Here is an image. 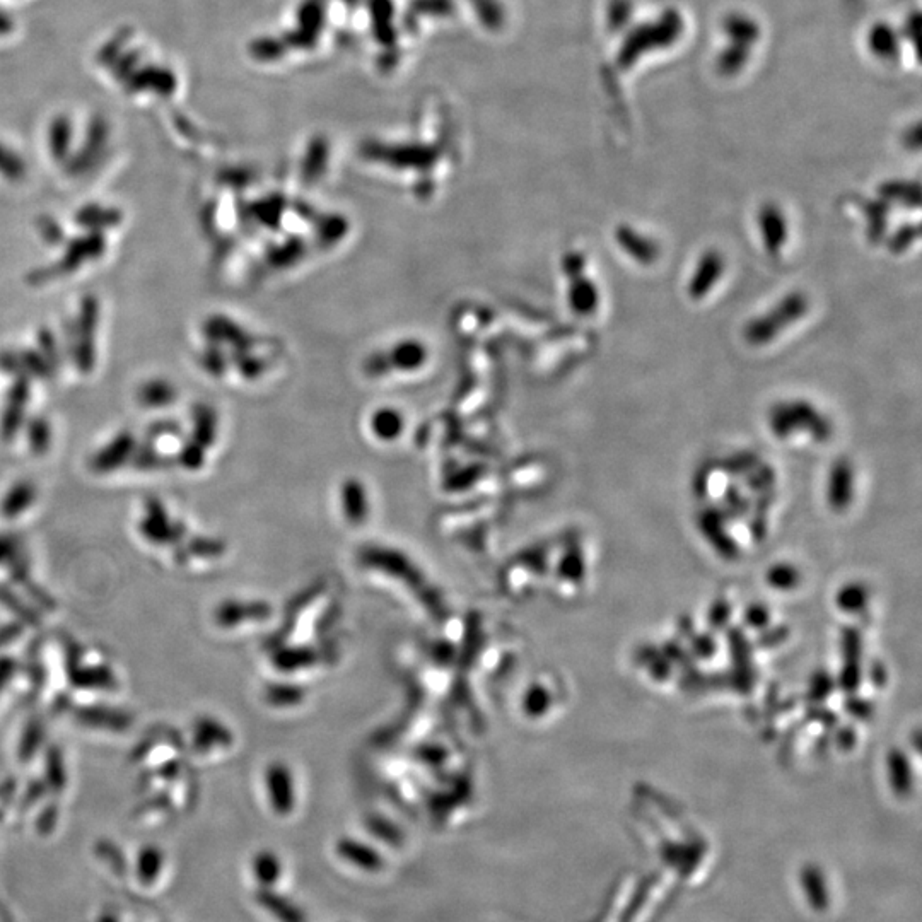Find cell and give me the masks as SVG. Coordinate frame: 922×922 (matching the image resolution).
Segmentation results:
<instances>
[{
    "label": "cell",
    "mask_w": 922,
    "mask_h": 922,
    "mask_svg": "<svg viewBox=\"0 0 922 922\" xmlns=\"http://www.w3.org/2000/svg\"><path fill=\"white\" fill-rule=\"evenodd\" d=\"M47 781L55 786V788H62L65 784V769H64V759H62V753L57 750V748L52 747L47 752Z\"/></svg>",
    "instance_id": "484cf974"
},
{
    "label": "cell",
    "mask_w": 922,
    "mask_h": 922,
    "mask_svg": "<svg viewBox=\"0 0 922 922\" xmlns=\"http://www.w3.org/2000/svg\"><path fill=\"white\" fill-rule=\"evenodd\" d=\"M170 456L163 455L161 451L154 446V443H147L144 446H139L135 448L134 455L130 458V463L132 467L137 468V470H163V468L170 467Z\"/></svg>",
    "instance_id": "ffe728a7"
},
{
    "label": "cell",
    "mask_w": 922,
    "mask_h": 922,
    "mask_svg": "<svg viewBox=\"0 0 922 922\" xmlns=\"http://www.w3.org/2000/svg\"><path fill=\"white\" fill-rule=\"evenodd\" d=\"M19 361H21V373L28 378H48L52 376L53 371L45 357L40 352L28 349V351L19 352Z\"/></svg>",
    "instance_id": "cb8c5ba5"
},
{
    "label": "cell",
    "mask_w": 922,
    "mask_h": 922,
    "mask_svg": "<svg viewBox=\"0 0 922 922\" xmlns=\"http://www.w3.org/2000/svg\"><path fill=\"white\" fill-rule=\"evenodd\" d=\"M806 310V299L800 294H794L782 299L774 310L765 313L762 318L752 321L747 328V339L750 344H769V340L776 339L777 335L798 320Z\"/></svg>",
    "instance_id": "277c9868"
},
{
    "label": "cell",
    "mask_w": 922,
    "mask_h": 922,
    "mask_svg": "<svg viewBox=\"0 0 922 922\" xmlns=\"http://www.w3.org/2000/svg\"><path fill=\"white\" fill-rule=\"evenodd\" d=\"M36 485L30 480H19L9 487L0 501V514L6 520H16L21 514L26 513L36 501Z\"/></svg>",
    "instance_id": "7c38bea8"
},
{
    "label": "cell",
    "mask_w": 922,
    "mask_h": 922,
    "mask_svg": "<svg viewBox=\"0 0 922 922\" xmlns=\"http://www.w3.org/2000/svg\"><path fill=\"white\" fill-rule=\"evenodd\" d=\"M340 858L356 866L359 870L380 871L383 868V858L378 851H373L366 844L354 841H344L339 844Z\"/></svg>",
    "instance_id": "9a60e30c"
},
{
    "label": "cell",
    "mask_w": 922,
    "mask_h": 922,
    "mask_svg": "<svg viewBox=\"0 0 922 922\" xmlns=\"http://www.w3.org/2000/svg\"><path fill=\"white\" fill-rule=\"evenodd\" d=\"M26 424V439L30 446L31 453L36 456L45 455L52 448L53 431L52 424L45 417L36 415L31 417Z\"/></svg>",
    "instance_id": "2e32d148"
},
{
    "label": "cell",
    "mask_w": 922,
    "mask_h": 922,
    "mask_svg": "<svg viewBox=\"0 0 922 922\" xmlns=\"http://www.w3.org/2000/svg\"><path fill=\"white\" fill-rule=\"evenodd\" d=\"M31 398V383L28 376H16L11 388L7 390L6 407L0 417V436L4 441H12L18 436L26 422V405Z\"/></svg>",
    "instance_id": "52a82bcc"
},
{
    "label": "cell",
    "mask_w": 922,
    "mask_h": 922,
    "mask_svg": "<svg viewBox=\"0 0 922 922\" xmlns=\"http://www.w3.org/2000/svg\"><path fill=\"white\" fill-rule=\"evenodd\" d=\"M23 634V624H9L0 627V649L16 641Z\"/></svg>",
    "instance_id": "836d02e7"
},
{
    "label": "cell",
    "mask_w": 922,
    "mask_h": 922,
    "mask_svg": "<svg viewBox=\"0 0 922 922\" xmlns=\"http://www.w3.org/2000/svg\"><path fill=\"white\" fill-rule=\"evenodd\" d=\"M38 231H40L41 238L52 245L64 241V229L60 228L59 222L52 217H41L38 221Z\"/></svg>",
    "instance_id": "f546056e"
},
{
    "label": "cell",
    "mask_w": 922,
    "mask_h": 922,
    "mask_svg": "<svg viewBox=\"0 0 922 922\" xmlns=\"http://www.w3.org/2000/svg\"><path fill=\"white\" fill-rule=\"evenodd\" d=\"M0 175L6 176L9 180H21L24 176V163L21 159L0 147Z\"/></svg>",
    "instance_id": "4316f807"
},
{
    "label": "cell",
    "mask_w": 922,
    "mask_h": 922,
    "mask_svg": "<svg viewBox=\"0 0 922 922\" xmlns=\"http://www.w3.org/2000/svg\"><path fill=\"white\" fill-rule=\"evenodd\" d=\"M100 323V301L93 294L84 296L79 306L71 337L69 351L72 361L82 374H89L96 364V333Z\"/></svg>",
    "instance_id": "7a4b0ae2"
},
{
    "label": "cell",
    "mask_w": 922,
    "mask_h": 922,
    "mask_svg": "<svg viewBox=\"0 0 922 922\" xmlns=\"http://www.w3.org/2000/svg\"><path fill=\"white\" fill-rule=\"evenodd\" d=\"M760 228H762V238H764L767 250L771 251V253H776L779 248H782L788 228H786V221L782 219L779 212L774 211V209L765 212L762 219H760Z\"/></svg>",
    "instance_id": "e0dca14e"
},
{
    "label": "cell",
    "mask_w": 922,
    "mask_h": 922,
    "mask_svg": "<svg viewBox=\"0 0 922 922\" xmlns=\"http://www.w3.org/2000/svg\"><path fill=\"white\" fill-rule=\"evenodd\" d=\"M260 905L265 911L270 912L275 921L279 922H308L306 914L298 904H294L291 899L284 895L272 892V888H265L263 893L258 895Z\"/></svg>",
    "instance_id": "5bb4252c"
},
{
    "label": "cell",
    "mask_w": 922,
    "mask_h": 922,
    "mask_svg": "<svg viewBox=\"0 0 922 922\" xmlns=\"http://www.w3.org/2000/svg\"><path fill=\"white\" fill-rule=\"evenodd\" d=\"M38 345H40L38 352H40L41 356L45 357L48 366H50L53 373H55V371L59 369L62 357H60V349L57 340H55L53 333L47 330V328H41L40 332H38Z\"/></svg>",
    "instance_id": "d4e9b609"
},
{
    "label": "cell",
    "mask_w": 922,
    "mask_h": 922,
    "mask_svg": "<svg viewBox=\"0 0 922 922\" xmlns=\"http://www.w3.org/2000/svg\"><path fill=\"white\" fill-rule=\"evenodd\" d=\"M724 272L723 257L719 253H707L695 267L694 277L689 282V292L692 298H702L712 291V286L719 282Z\"/></svg>",
    "instance_id": "8fae6325"
},
{
    "label": "cell",
    "mask_w": 922,
    "mask_h": 922,
    "mask_svg": "<svg viewBox=\"0 0 922 922\" xmlns=\"http://www.w3.org/2000/svg\"><path fill=\"white\" fill-rule=\"evenodd\" d=\"M769 426L777 438L789 439L796 432L808 434L815 439H829V421L810 403L803 400L782 402L774 407L769 417Z\"/></svg>",
    "instance_id": "6da1fadb"
},
{
    "label": "cell",
    "mask_w": 922,
    "mask_h": 922,
    "mask_svg": "<svg viewBox=\"0 0 922 922\" xmlns=\"http://www.w3.org/2000/svg\"><path fill=\"white\" fill-rule=\"evenodd\" d=\"M74 718L93 730L113 731V733H122L129 730L132 726L130 714L108 706H84L74 709Z\"/></svg>",
    "instance_id": "9c48e42d"
},
{
    "label": "cell",
    "mask_w": 922,
    "mask_h": 922,
    "mask_svg": "<svg viewBox=\"0 0 922 922\" xmlns=\"http://www.w3.org/2000/svg\"><path fill=\"white\" fill-rule=\"evenodd\" d=\"M67 673L72 685L84 690H115L117 677L105 663L100 665H82V654L79 646L67 649Z\"/></svg>",
    "instance_id": "8992f818"
},
{
    "label": "cell",
    "mask_w": 922,
    "mask_h": 922,
    "mask_svg": "<svg viewBox=\"0 0 922 922\" xmlns=\"http://www.w3.org/2000/svg\"><path fill=\"white\" fill-rule=\"evenodd\" d=\"M178 461H180L181 467L188 468V470H195V468L202 467V461H204V446H200L199 443H188L181 448L180 453H178Z\"/></svg>",
    "instance_id": "f1b7e54d"
},
{
    "label": "cell",
    "mask_w": 922,
    "mask_h": 922,
    "mask_svg": "<svg viewBox=\"0 0 922 922\" xmlns=\"http://www.w3.org/2000/svg\"><path fill=\"white\" fill-rule=\"evenodd\" d=\"M253 868H255L258 883L263 888H274L277 882L282 880V873H284V864L272 852L258 854L257 858H255V863H253Z\"/></svg>",
    "instance_id": "d6986e66"
},
{
    "label": "cell",
    "mask_w": 922,
    "mask_h": 922,
    "mask_svg": "<svg viewBox=\"0 0 922 922\" xmlns=\"http://www.w3.org/2000/svg\"><path fill=\"white\" fill-rule=\"evenodd\" d=\"M0 602L4 603L11 612L21 617L23 624H38V617H36L35 613L31 612L30 608L24 607L23 603L19 602L11 591L0 590Z\"/></svg>",
    "instance_id": "83f0119b"
},
{
    "label": "cell",
    "mask_w": 922,
    "mask_h": 922,
    "mask_svg": "<svg viewBox=\"0 0 922 922\" xmlns=\"http://www.w3.org/2000/svg\"><path fill=\"white\" fill-rule=\"evenodd\" d=\"M139 532L147 542L154 545H173L183 538L185 528L180 523H173L170 514L159 499H147L146 511L142 516Z\"/></svg>",
    "instance_id": "5b68a950"
},
{
    "label": "cell",
    "mask_w": 922,
    "mask_h": 922,
    "mask_svg": "<svg viewBox=\"0 0 922 922\" xmlns=\"http://www.w3.org/2000/svg\"><path fill=\"white\" fill-rule=\"evenodd\" d=\"M193 439L200 446H207L214 441V431H216V422L211 409L204 405L193 407Z\"/></svg>",
    "instance_id": "7402d4cb"
},
{
    "label": "cell",
    "mask_w": 922,
    "mask_h": 922,
    "mask_svg": "<svg viewBox=\"0 0 922 922\" xmlns=\"http://www.w3.org/2000/svg\"><path fill=\"white\" fill-rule=\"evenodd\" d=\"M105 251V234H82V236H77V238L67 243L64 255H62L57 262L33 272V274L30 275V281L33 282V284H41V282L53 281V279L71 275L74 270L81 269L82 265L94 262V260L103 257Z\"/></svg>",
    "instance_id": "3957f363"
},
{
    "label": "cell",
    "mask_w": 922,
    "mask_h": 922,
    "mask_svg": "<svg viewBox=\"0 0 922 922\" xmlns=\"http://www.w3.org/2000/svg\"><path fill=\"white\" fill-rule=\"evenodd\" d=\"M617 240H619L620 248H624L632 257L639 258L641 262L649 263L656 257V251L658 250L651 243V240L642 238L641 234L634 233L632 229L619 228Z\"/></svg>",
    "instance_id": "ac0fdd59"
},
{
    "label": "cell",
    "mask_w": 922,
    "mask_h": 922,
    "mask_svg": "<svg viewBox=\"0 0 922 922\" xmlns=\"http://www.w3.org/2000/svg\"><path fill=\"white\" fill-rule=\"evenodd\" d=\"M74 221L77 222L79 228L86 229L88 233H105L108 229L120 226L122 212L115 209V207L89 204L84 205L82 209L76 212Z\"/></svg>",
    "instance_id": "30bf717a"
},
{
    "label": "cell",
    "mask_w": 922,
    "mask_h": 922,
    "mask_svg": "<svg viewBox=\"0 0 922 922\" xmlns=\"http://www.w3.org/2000/svg\"><path fill=\"white\" fill-rule=\"evenodd\" d=\"M137 448L135 436L130 431L118 432L110 443L105 444L101 450L96 451L91 460L89 468L94 473H111L122 468L125 463H130V458L134 455Z\"/></svg>",
    "instance_id": "ba28073f"
},
{
    "label": "cell",
    "mask_w": 922,
    "mask_h": 922,
    "mask_svg": "<svg viewBox=\"0 0 922 922\" xmlns=\"http://www.w3.org/2000/svg\"><path fill=\"white\" fill-rule=\"evenodd\" d=\"M43 738H45L43 724L38 719H31L30 723L26 724L23 735H21L18 750L19 759L23 760V762H30L35 757L36 752L40 750Z\"/></svg>",
    "instance_id": "603a6c76"
},
{
    "label": "cell",
    "mask_w": 922,
    "mask_h": 922,
    "mask_svg": "<svg viewBox=\"0 0 922 922\" xmlns=\"http://www.w3.org/2000/svg\"><path fill=\"white\" fill-rule=\"evenodd\" d=\"M229 736L226 731L222 730L219 724L214 723V721H209V719H202L199 723L195 724V735H193V745L199 750L200 753H204V750L207 748L214 747L216 743H228Z\"/></svg>",
    "instance_id": "44dd1931"
},
{
    "label": "cell",
    "mask_w": 922,
    "mask_h": 922,
    "mask_svg": "<svg viewBox=\"0 0 922 922\" xmlns=\"http://www.w3.org/2000/svg\"><path fill=\"white\" fill-rule=\"evenodd\" d=\"M0 371L12 376H21V361H19V352L4 351L0 352Z\"/></svg>",
    "instance_id": "d6a6232c"
},
{
    "label": "cell",
    "mask_w": 922,
    "mask_h": 922,
    "mask_svg": "<svg viewBox=\"0 0 922 922\" xmlns=\"http://www.w3.org/2000/svg\"><path fill=\"white\" fill-rule=\"evenodd\" d=\"M21 540L14 535H0V566H7L21 554Z\"/></svg>",
    "instance_id": "4dcf8cb0"
},
{
    "label": "cell",
    "mask_w": 922,
    "mask_h": 922,
    "mask_svg": "<svg viewBox=\"0 0 922 922\" xmlns=\"http://www.w3.org/2000/svg\"><path fill=\"white\" fill-rule=\"evenodd\" d=\"M178 390L170 380L164 378H152L139 386L137 390V402L141 403L146 409H163L171 403L176 402Z\"/></svg>",
    "instance_id": "4fadbf2b"
},
{
    "label": "cell",
    "mask_w": 922,
    "mask_h": 922,
    "mask_svg": "<svg viewBox=\"0 0 922 922\" xmlns=\"http://www.w3.org/2000/svg\"><path fill=\"white\" fill-rule=\"evenodd\" d=\"M176 434H180V426H178L175 421L154 422V424L147 429V439H149V443H154V441H158V439L168 438V436H176Z\"/></svg>",
    "instance_id": "1f68e13d"
},
{
    "label": "cell",
    "mask_w": 922,
    "mask_h": 922,
    "mask_svg": "<svg viewBox=\"0 0 922 922\" xmlns=\"http://www.w3.org/2000/svg\"><path fill=\"white\" fill-rule=\"evenodd\" d=\"M16 673V663L11 658H0V694L2 690L6 687L9 680L14 677Z\"/></svg>",
    "instance_id": "e575fe53"
}]
</instances>
